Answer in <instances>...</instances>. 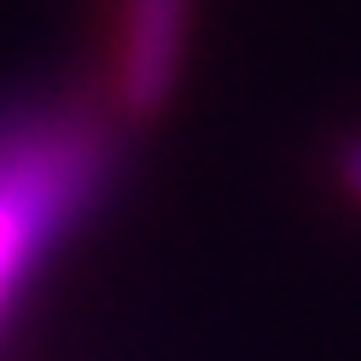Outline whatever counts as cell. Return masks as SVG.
<instances>
[{
  "label": "cell",
  "mask_w": 361,
  "mask_h": 361,
  "mask_svg": "<svg viewBox=\"0 0 361 361\" xmlns=\"http://www.w3.org/2000/svg\"><path fill=\"white\" fill-rule=\"evenodd\" d=\"M123 164V123L99 99H0V332L64 239L99 210Z\"/></svg>",
  "instance_id": "1"
},
{
  "label": "cell",
  "mask_w": 361,
  "mask_h": 361,
  "mask_svg": "<svg viewBox=\"0 0 361 361\" xmlns=\"http://www.w3.org/2000/svg\"><path fill=\"white\" fill-rule=\"evenodd\" d=\"M198 0H105V82L99 105L117 123H152L175 99L192 47Z\"/></svg>",
  "instance_id": "2"
},
{
  "label": "cell",
  "mask_w": 361,
  "mask_h": 361,
  "mask_svg": "<svg viewBox=\"0 0 361 361\" xmlns=\"http://www.w3.org/2000/svg\"><path fill=\"white\" fill-rule=\"evenodd\" d=\"M338 187L361 204V140H350L344 152H338Z\"/></svg>",
  "instance_id": "3"
}]
</instances>
